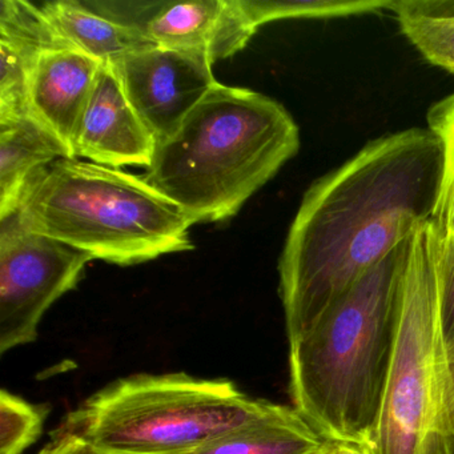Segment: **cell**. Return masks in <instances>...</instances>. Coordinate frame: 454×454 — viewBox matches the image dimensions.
Returning <instances> with one entry per match:
<instances>
[{"label":"cell","mask_w":454,"mask_h":454,"mask_svg":"<svg viewBox=\"0 0 454 454\" xmlns=\"http://www.w3.org/2000/svg\"><path fill=\"white\" fill-rule=\"evenodd\" d=\"M206 58L151 47L113 66L156 143L175 134L217 83Z\"/></svg>","instance_id":"8"},{"label":"cell","mask_w":454,"mask_h":454,"mask_svg":"<svg viewBox=\"0 0 454 454\" xmlns=\"http://www.w3.org/2000/svg\"><path fill=\"white\" fill-rule=\"evenodd\" d=\"M434 220L409 236L381 408L372 454H454V413L446 372L435 275Z\"/></svg>","instance_id":"5"},{"label":"cell","mask_w":454,"mask_h":454,"mask_svg":"<svg viewBox=\"0 0 454 454\" xmlns=\"http://www.w3.org/2000/svg\"><path fill=\"white\" fill-rule=\"evenodd\" d=\"M405 243L289 342L294 408L331 442L366 445L389 369Z\"/></svg>","instance_id":"2"},{"label":"cell","mask_w":454,"mask_h":454,"mask_svg":"<svg viewBox=\"0 0 454 454\" xmlns=\"http://www.w3.org/2000/svg\"><path fill=\"white\" fill-rule=\"evenodd\" d=\"M318 454H336V443L329 441L328 445L323 449Z\"/></svg>","instance_id":"24"},{"label":"cell","mask_w":454,"mask_h":454,"mask_svg":"<svg viewBox=\"0 0 454 454\" xmlns=\"http://www.w3.org/2000/svg\"><path fill=\"white\" fill-rule=\"evenodd\" d=\"M260 28L283 20H329L387 12L390 0H241Z\"/></svg>","instance_id":"17"},{"label":"cell","mask_w":454,"mask_h":454,"mask_svg":"<svg viewBox=\"0 0 454 454\" xmlns=\"http://www.w3.org/2000/svg\"><path fill=\"white\" fill-rule=\"evenodd\" d=\"M276 406L249 397L230 380L135 374L84 400L60 427L103 454H188L264 419Z\"/></svg>","instance_id":"6"},{"label":"cell","mask_w":454,"mask_h":454,"mask_svg":"<svg viewBox=\"0 0 454 454\" xmlns=\"http://www.w3.org/2000/svg\"><path fill=\"white\" fill-rule=\"evenodd\" d=\"M328 442L294 406L278 403L264 419L188 454H318Z\"/></svg>","instance_id":"15"},{"label":"cell","mask_w":454,"mask_h":454,"mask_svg":"<svg viewBox=\"0 0 454 454\" xmlns=\"http://www.w3.org/2000/svg\"><path fill=\"white\" fill-rule=\"evenodd\" d=\"M336 443V454H372L371 450L363 443L334 442Z\"/></svg>","instance_id":"23"},{"label":"cell","mask_w":454,"mask_h":454,"mask_svg":"<svg viewBox=\"0 0 454 454\" xmlns=\"http://www.w3.org/2000/svg\"><path fill=\"white\" fill-rule=\"evenodd\" d=\"M434 259L441 326L448 347L454 341V238L443 235L438 227L435 232Z\"/></svg>","instance_id":"20"},{"label":"cell","mask_w":454,"mask_h":454,"mask_svg":"<svg viewBox=\"0 0 454 454\" xmlns=\"http://www.w3.org/2000/svg\"><path fill=\"white\" fill-rule=\"evenodd\" d=\"M387 12L427 62L454 76V0H390Z\"/></svg>","instance_id":"16"},{"label":"cell","mask_w":454,"mask_h":454,"mask_svg":"<svg viewBox=\"0 0 454 454\" xmlns=\"http://www.w3.org/2000/svg\"><path fill=\"white\" fill-rule=\"evenodd\" d=\"M121 20L139 28L153 46L199 55L215 65L246 49L259 27L241 0L139 4Z\"/></svg>","instance_id":"9"},{"label":"cell","mask_w":454,"mask_h":454,"mask_svg":"<svg viewBox=\"0 0 454 454\" xmlns=\"http://www.w3.org/2000/svg\"><path fill=\"white\" fill-rule=\"evenodd\" d=\"M102 63L60 46L46 50L31 74L27 114L74 158V139Z\"/></svg>","instance_id":"11"},{"label":"cell","mask_w":454,"mask_h":454,"mask_svg":"<svg viewBox=\"0 0 454 454\" xmlns=\"http://www.w3.org/2000/svg\"><path fill=\"white\" fill-rule=\"evenodd\" d=\"M65 46L41 6L25 0L0 4V121L27 116L31 74L46 50ZM67 47V46H66Z\"/></svg>","instance_id":"12"},{"label":"cell","mask_w":454,"mask_h":454,"mask_svg":"<svg viewBox=\"0 0 454 454\" xmlns=\"http://www.w3.org/2000/svg\"><path fill=\"white\" fill-rule=\"evenodd\" d=\"M41 10L65 46L102 65L116 66L137 52L156 47L135 26L95 12L81 2H47Z\"/></svg>","instance_id":"13"},{"label":"cell","mask_w":454,"mask_h":454,"mask_svg":"<svg viewBox=\"0 0 454 454\" xmlns=\"http://www.w3.org/2000/svg\"><path fill=\"white\" fill-rule=\"evenodd\" d=\"M65 158V148L30 116L0 121V220L18 211L39 171Z\"/></svg>","instance_id":"14"},{"label":"cell","mask_w":454,"mask_h":454,"mask_svg":"<svg viewBox=\"0 0 454 454\" xmlns=\"http://www.w3.org/2000/svg\"><path fill=\"white\" fill-rule=\"evenodd\" d=\"M300 150L283 105L217 82L172 137L159 143L145 179L192 224L238 215Z\"/></svg>","instance_id":"3"},{"label":"cell","mask_w":454,"mask_h":454,"mask_svg":"<svg viewBox=\"0 0 454 454\" xmlns=\"http://www.w3.org/2000/svg\"><path fill=\"white\" fill-rule=\"evenodd\" d=\"M446 372H448L449 389L454 413V341L446 347Z\"/></svg>","instance_id":"22"},{"label":"cell","mask_w":454,"mask_h":454,"mask_svg":"<svg viewBox=\"0 0 454 454\" xmlns=\"http://www.w3.org/2000/svg\"><path fill=\"white\" fill-rule=\"evenodd\" d=\"M49 408L0 390V454H22L43 430Z\"/></svg>","instance_id":"19"},{"label":"cell","mask_w":454,"mask_h":454,"mask_svg":"<svg viewBox=\"0 0 454 454\" xmlns=\"http://www.w3.org/2000/svg\"><path fill=\"white\" fill-rule=\"evenodd\" d=\"M38 454H103L83 437L59 427L51 441Z\"/></svg>","instance_id":"21"},{"label":"cell","mask_w":454,"mask_h":454,"mask_svg":"<svg viewBox=\"0 0 454 454\" xmlns=\"http://www.w3.org/2000/svg\"><path fill=\"white\" fill-rule=\"evenodd\" d=\"M442 161L429 129H408L372 140L308 188L278 262L289 342L434 220Z\"/></svg>","instance_id":"1"},{"label":"cell","mask_w":454,"mask_h":454,"mask_svg":"<svg viewBox=\"0 0 454 454\" xmlns=\"http://www.w3.org/2000/svg\"><path fill=\"white\" fill-rule=\"evenodd\" d=\"M427 129L442 148V180L434 222L443 235L454 238V92L430 106Z\"/></svg>","instance_id":"18"},{"label":"cell","mask_w":454,"mask_h":454,"mask_svg":"<svg viewBox=\"0 0 454 454\" xmlns=\"http://www.w3.org/2000/svg\"><path fill=\"white\" fill-rule=\"evenodd\" d=\"M15 214L33 232L123 267L193 248L192 222L145 176L79 159L39 171Z\"/></svg>","instance_id":"4"},{"label":"cell","mask_w":454,"mask_h":454,"mask_svg":"<svg viewBox=\"0 0 454 454\" xmlns=\"http://www.w3.org/2000/svg\"><path fill=\"white\" fill-rule=\"evenodd\" d=\"M91 257L27 230L17 214L0 220V353L31 344L52 304L78 286Z\"/></svg>","instance_id":"7"},{"label":"cell","mask_w":454,"mask_h":454,"mask_svg":"<svg viewBox=\"0 0 454 454\" xmlns=\"http://www.w3.org/2000/svg\"><path fill=\"white\" fill-rule=\"evenodd\" d=\"M155 137L132 107L113 66L102 65L74 139V158L111 168H148Z\"/></svg>","instance_id":"10"}]
</instances>
